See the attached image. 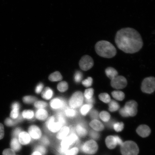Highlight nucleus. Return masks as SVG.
Returning a JSON list of instances; mask_svg holds the SVG:
<instances>
[{
  "label": "nucleus",
  "instance_id": "nucleus-1",
  "mask_svg": "<svg viewBox=\"0 0 155 155\" xmlns=\"http://www.w3.org/2000/svg\"><path fill=\"white\" fill-rule=\"evenodd\" d=\"M115 42L120 50L127 54L136 53L143 46L140 34L135 29L130 28L118 31L116 35Z\"/></svg>",
  "mask_w": 155,
  "mask_h": 155
},
{
  "label": "nucleus",
  "instance_id": "nucleus-2",
  "mask_svg": "<svg viewBox=\"0 0 155 155\" xmlns=\"http://www.w3.org/2000/svg\"><path fill=\"white\" fill-rule=\"evenodd\" d=\"M96 53L100 57L111 58L117 54L115 46L111 42L105 40H101L97 42L95 45Z\"/></svg>",
  "mask_w": 155,
  "mask_h": 155
},
{
  "label": "nucleus",
  "instance_id": "nucleus-3",
  "mask_svg": "<svg viewBox=\"0 0 155 155\" xmlns=\"http://www.w3.org/2000/svg\"><path fill=\"white\" fill-rule=\"evenodd\" d=\"M121 152L123 155H137L139 152L138 146L134 141H125L121 145Z\"/></svg>",
  "mask_w": 155,
  "mask_h": 155
},
{
  "label": "nucleus",
  "instance_id": "nucleus-4",
  "mask_svg": "<svg viewBox=\"0 0 155 155\" xmlns=\"http://www.w3.org/2000/svg\"><path fill=\"white\" fill-rule=\"evenodd\" d=\"M45 127L48 130L53 133L58 132L63 127L56 116H54L48 118L45 123Z\"/></svg>",
  "mask_w": 155,
  "mask_h": 155
},
{
  "label": "nucleus",
  "instance_id": "nucleus-5",
  "mask_svg": "<svg viewBox=\"0 0 155 155\" xmlns=\"http://www.w3.org/2000/svg\"><path fill=\"white\" fill-rule=\"evenodd\" d=\"M80 149L85 154L93 155L95 154L97 151L98 145L95 141L91 140L86 141L81 145Z\"/></svg>",
  "mask_w": 155,
  "mask_h": 155
},
{
  "label": "nucleus",
  "instance_id": "nucleus-6",
  "mask_svg": "<svg viewBox=\"0 0 155 155\" xmlns=\"http://www.w3.org/2000/svg\"><path fill=\"white\" fill-rule=\"evenodd\" d=\"M84 100L82 93L77 91L70 98L69 104L71 108L75 109L82 106Z\"/></svg>",
  "mask_w": 155,
  "mask_h": 155
},
{
  "label": "nucleus",
  "instance_id": "nucleus-7",
  "mask_svg": "<svg viewBox=\"0 0 155 155\" xmlns=\"http://www.w3.org/2000/svg\"><path fill=\"white\" fill-rule=\"evenodd\" d=\"M141 89L143 92L151 94L155 91V78L150 77L145 78L141 84Z\"/></svg>",
  "mask_w": 155,
  "mask_h": 155
},
{
  "label": "nucleus",
  "instance_id": "nucleus-8",
  "mask_svg": "<svg viewBox=\"0 0 155 155\" xmlns=\"http://www.w3.org/2000/svg\"><path fill=\"white\" fill-rule=\"evenodd\" d=\"M94 65V60L88 55L83 56L79 62V67L84 71H87L91 69Z\"/></svg>",
  "mask_w": 155,
  "mask_h": 155
},
{
  "label": "nucleus",
  "instance_id": "nucleus-9",
  "mask_svg": "<svg viewBox=\"0 0 155 155\" xmlns=\"http://www.w3.org/2000/svg\"><path fill=\"white\" fill-rule=\"evenodd\" d=\"M111 86L116 89H122L127 86V82L124 77L117 76L112 79L111 82Z\"/></svg>",
  "mask_w": 155,
  "mask_h": 155
},
{
  "label": "nucleus",
  "instance_id": "nucleus-10",
  "mask_svg": "<svg viewBox=\"0 0 155 155\" xmlns=\"http://www.w3.org/2000/svg\"><path fill=\"white\" fill-rule=\"evenodd\" d=\"M137 103L134 100H131L126 103L124 108L129 116H134L137 112Z\"/></svg>",
  "mask_w": 155,
  "mask_h": 155
},
{
  "label": "nucleus",
  "instance_id": "nucleus-11",
  "mask_svg": "<svg viewBox=\"0 0 155 155\" xmlns=\"http://www.w3.org/2000/svg\"><path fill=\"white\" fill-rule=\"evenodd\" d=\"M50 106L52 109L55 110L65 109L66 108V103L63 99L56 98L53 99L50 102Z\"/></svg>",
  "mask_w": 155,
  "mask_h": 155
},
{
  "label": "nucleus",
  "instance_id": "nucleus-12",
  "mask_svg": "<svg viewBox=\"0 0 155 155\" xmlns=\"http://www.w3.org/2000/svg\"><path fill=\"white\" fill-rule=\"evenodd\" d=\"M28 134L32 139L37 140L41 137L42 133L39 127L36 125L31 126L28 129Z\"/></svg>",
  "mask_w": 155,
  "mask_h": 155
},
{
  "label": "nucleus",
  "instance_id": "nucleus-13",
  "mask_svg": "<svg viewBox=\"0 0 155 155\" xmlns=\"http://www.w3.org/2000/svg\"><path fill=\"white\" fill-rule=\"evenodd\" d=\"M87 126L84 122H79L75 127V132L78 135L81 137H86L88 133L86 129Z\"/></svg>",
  "mask_w": 155,
  "mask_h": 155
},
{
  "label": "nucleus",
  "instance_id": "nucleus-14",
  "mask_svg": "<svg viewBox=\"0 0 155 155\" xmlns=\"http://www.w3.org/2000/svg\"><path fill=\"white\" fill-rule=\"evenodd\" d=\"M137 132L141 137H145L150 135L151 133V130L148 126L142 125L137 127Z\"/></svg>",
  "mask_w": 155,
  "mask_h": 155
},
{
  "label": "nucleus",
  "instance_id": "nucleus-15",
  "mask_svg": "<svg viewBox=\"0 0 155 155\" xmlns=\"http://www.w3.org/2000/svg\"><path fill=\"white\" fill-rule=\"evenodd\" d=\"M18 140L21 144L26 145L30 143L31 137L28 133L23 131L19 134Z\"/></svg>",
  "mask_w": 155,
  "mask_h": 155
},
{
  "label": "nucleus",
  "instance_id": "nucleus-16",
  "mask_svg": "<svg viewBox=\"0 0 155 155\" xmlns=\"http://www.w3.org/2000/svg\"><path fill=\"white\" fill-rule=\"evenodd\" d=\"M90 125L94 130L97 131H101L104 129L103 124L98 120H94L90 122Z\"/></svg>",
  "mask_w": 155,
  "mask_h": 155
},
{
  "label": "nucleus",
  "instance_id": "nucleus-17",
  "mask_svg": "<svg viewBox=\"0 0 155 155\" xmlns=\"http://www.w3.org/2000/svg\"><path fill=\"white\" fill-rule=\"evenodd\" d=\"M69 132V128L67 126H64L58 131L57 135V138L59 140H63L67 136Z\"/></svg>",
  "mask_w": 155,
  "mask_h": 155
},
{
  "label": "nucleus",
  "instance_id": "nucleus-18",
  "mask_svg": "<svg viewBox=\"0 0 155 155\" xmlns=\"http://www.w3.org/2000/svg\"><path fill=\"white\" fill-rule=\"evenodd\" d=\"M106 146L110 149L115 148L117 145L115 136H109L106 139Z\"/></svg>",
  "mask_w": 155,
  "mask_h": 155
},
{
  "label": "nucleus",
  "instance_id": "nucleus-19",
  "mask_svg": "<svg viewBox=\"0 0 155 155\" xmlns=\"http://www.w3.org/2000/svg\"><path fill=\"white\" fill-rule=\"evenodd\" d=\"M35 116L36 119L39 120L44 121L47 119L48 113L45 110L39 109L36 112Z\"/></svg>",
  "mask_w": 155,
  "mask_h": 155
},
{
  "label": "nucleus",
  "instance_id": "nucleus-20",
  "mask_svg": "<svg viewBox=\"0 0 155 155\" xmlns=\"http://www.w3.org/2000/svg\"><path fill=\"white\" fill-rule=\"evenodd\" d=\"M10 146L15 152H18L21 150V145L18 139L13 138L11 141Z\"/></svg>",
  "mask_w": 155,
  "mask_h": 155
},
{
  "label": "nucleus",
  "instance_id": "nucleus-21",
  "mask_svg": "<svg viewBox=\"0 0 155 155\" xmlns=\"http://www.w3.org/2000/svg\"><path fill=\"white\" fill-rule=\"evenodd\" d=\"M54 94L53 91L48 87H46L42 92L41 96L42 98L46 100H50Z\"/></svg>",
  "mask_w": 155,
  "mask_h": 155
},
{
  "label": "nucleus",
  "instance_id": "nucleus-22",
  "mask_svg": "<svg viewBox=\"0 0 155 155\" xmlns=\"http://www.w3.org/2000/svg\"><path fill=\"white\" fill-rule=\"evenodd\" d=\"M105 72L107 76L111 79H113L118 76V72L116 70L112 67H108L106 69Z\"/></svg>",
  "mask_w": 155,
  "mask_h": 155
},
{
  "label": "nucleus",
  "instance_id": "nucleus-23",
  "mask_svg": "<svg viewBox=\"0 0 155 155\" xmlns=\"http://www.w3.org/2000/svg\"><path fill=\"white\" fill-rule=\"evenodd\" d=\"M49 80L52 82H57L62 80L63 77L59 71H55L51 74L48 77Z\"/></svg>",
  "mask_w": 155,
  "mask_h": 155
},
{
  "label": "nucleus",
  "instance_id": "nucleus-24",
  "mask_svg": "<svg viewBox=\"0 0 155 155\" xmlns=\"http://www.w3.org/2000/svg\"><path fill=\"white\" fill-rule=\"evenodd\" d=\"M112 97L116 100L122 101L125 98V94L121 91H114L112 92Z\"/></svg>",
  "mask_w": 155,
  "mask_h": 155
},
{
  "label": "nucleus",
  "instance_id": "nucleus-25",
  "mask_svg": "<svg viewBox=\"0 0 155 155\" xmlns=\"http://www.w3.org/2000/svg\"><path fill=\"white\" fill-rule=\"evenodd\" d=\"M108 106H109V110L111 112L117 111L120 107L119 104L115 101L113 100H111L108 103Z\"/></svg>",
  "mask_w": 155,
  "mask_h": 155
},
{
  "label": "nucleus",
  "instance_id": "nucleus-26",
  "mask_svg": "<svg viewBox=\"0 0 155 155\" xmlns=\"http://www.w3.org/2000/svg\"><path fill=\"white\" fill-rule=\"evenodd\" d=\"M93 107L92 104H87L81 108L80 112L82 115L86 116L91 111Z\"/></svg>",
  "mask_w": 155,
  "mask_h": 155
},
{
  "label": "nucleus",
  "instance_id": "nucleus-27",
  "mask_svg": "<svg viewBox=\"0 0 155 155\" xmlns=\"http://www.w3.org/2000/svg\"><path fill=\"white\" fill-rule=\"evenodd\" d=\"M64 114L67 117H74L77 115V112L72 108H66L64 110Z\"/></svg>",
  "mask_w": 155,
  "mask_h": 155
},
{
  "label": "nucleus",
  "instance_id": "nucleus-28",
  "mask_svg": "<svg viewBox=\"0 0 155 155\" xmlns=\"http://www.w3.org/2000/svg\"><path fill=\"white\" fill-rule=\"evenodd\" d=\"M68 88V85L67 83L65 81H63L59 83L57 86L58 90L61 92L66 91Z\"/></svg>",
  "mask_w": 155,
  "mask_h": 155
},
{
  "label": "nucleus",
  "instance_id": "nucleus-29",
  "mask_svg": "<svg viewBox=\"0 0 155 155\" xmlns=\"http://www.w3.org/2000/svg\"><path fill=\"white\" fill-rule=\"evenodd\" d=\"M99 98L101 101L106 104L109 103L111 100L109 95L107 93H102L100 94L99 95Z\"/></svg>",
  "mask_w": 155,
  "mask_h": 155
},
{
  "label": "nucleus",
  "instance_id": "nucleus-30",
  "mask_svg": "<svg viewBox=\"0 0 155 155\" xmlns=\"http://www.w3.org/2000/svg\"><path fill=\"white\" fill-rule=\"evenodd\" d=\"M58 121H59L61 124L62 125L63 127L65 126L67 124V121L64 116V114L61 112H60L57 113L56 115Z\"/></svg>",
  "mask_w": 155,
  "mask_h": 155
},
{
  "label": "nucleus",
  "instance_id": "nucleus-31",
  "mask_svg": "<svg viewBox=\"0 0 155 155\" xmlns=\"http://www.w3.org/2000/svg\"><path fill=\"white\" fill-rule=\"evenodd\" d=\"M99 116L101 119L104 123L108 122L110 119V114L108 112L106 111H102L100 114Z\"/></svg>",
  "mask_w": 155,
  "mask_h": 155
},
{
  "label": "nucleus",
  "instance_id": "nucleus-32",
  "mask_svg": "<svg viewBox=\"0 0 155 155\" xmlns=\"http://www.w3.org/2000/svg\"><path fill=\"white\" fill-rule=\"evenodd\" d=\"M22 115L23 117L28 119H32L34 115L33 111L31 110H25L23 112Z\"/></svg>",
  "mask_w": 155,
  "mask_h": 155
},
{
  "label": "nucleus",
  "instance_id": "nucleus-33",
  "mask_svg": "<svg viewBox=\"0 0 155 155\" xmlns=\"http://www.w3.org/2000/svg\"><path fill=\"white\" fill-rule=\"evenodd\" d=\"M37 100L36 97L32 96H26L23 98V101L27 104H32L35 103Z\"/></svg>",
  "mask_w": 155,
  "mask_h": 155
},
{
  "label": "nucleus",
  "instance_id": "nucleus-34",
  "mask_svg": "<svg viewBox=\"0 0 155 155\" xmlns=\"http://www.w3.org/2000/svg\"><path fill=\"white\" fill-rule=\"evenodd\" d=\"M34 151L40 153L42 155H45L47 152L45 147L42 145H38L35 147Z\"/></svg>",
  "mask_w": 155,
  "mask_h": 155
},
{
  "label": "nucleus",
  "instance_id": "nucleus-35",
  "mask_svg": "<svg viewBox=\"0 0 155 155\" xmlns=\"http://www.w3.org/2000/svg\"><path fill=\"white\" fill-rule=\"evenodd\" d=\"M35 107L38 109H43L48 106L47 103L41 101H37L34 103Z\"/></svg>",
  "mask_w": 155,
  "mask_h": 155
},
{
  "label": "nucleus",
  "instance_id": "nucleus-36",
  "mask_svg": "<svg viewBox=\"0 0 155 155\" xmlns=\"http://www.w3.org/2000/svg\"><path fill=\"white\" fill-rule=\"evenodd\" d=\"M94 90L92 88L87 89L85 91L84 96L86 99H89L93 97Z\"/></svg>",
  "mask_w": 155,
  "mask_h": 155
},
{
  "label": "nucleus",
  "instance_id": "nucleus-37",
  "mask_svg": "<svg viewBox=\"0 0 155 155\" xmlns=\"http://www.w3.org/2000/svg\"><path fill=\"white\" fill-rule=\"evenodd\" d=\"M89 135L91 138L94 140H97L100 138V134L98 131L91 130L89 132Z\"/></svg>",
  "mask_w": 155,
  "mask_h": 155
},
{
  "label": "nucleus",
  "instance_id": "nucleus-38",
  "mask_svg": "<svg viewBox=\"0 0 155 155\" xmlns=\"http://www.w3.org/2000/svg\"><path fill=\"white\" fill-rule=\"evenodd\" d=\"M114 129L117 132H119L123 130L124 128V124L122 122L116 123L114 124Z\"/></svg>",
  "mask_w": 155,
  "mask_h": 155
},
{
  "label": "nucleus",
  "instance_id": "nucleus-39",
  "mask_svg": "<svg viewBox=\"0 0 155 155\" xmlns=\"http://www.w3.org/2000/svg\"><path fill=\"white\" fill-rule=\"evenodd\" d=\"M90 116L91 119L93 120H98L99 118V115L98 112L96 110L94 109L91 111Z\"/></svg>",
  "mask_w": 155,
  "mask_h": 155
},
{
  "label": "nucleus",
  "instance_id": "nucleus-40",
  "mask_svg": "<svg viewBox=\"0 0 155 155\" xmlns=\"http://www.w3.org/2000/svg\"><path fill=\"white\" fill-rule=\"evenodd\" d=\"M40 143L41 145H43L44 147L47 146L50 144V141L47 137L44 136L40 139Z\"/></svg>",
  "mask_w": 155,
  "mask_h": 155
},
{
  "label": "nucleus",
  "instance_id": "nucleus-41",
  "mask_svg": "<svg viewBox=\"0 0 155 155\" xmlns=\"http://www.w3.org/2000/svg\"><path fill=\"white\" fill-rule=\"evenodd\" d=\"M93 83V79L91 77H88V78L83 80L82 84L85 87H88L92 86Z\"/></svg>",
  "mask_w": 155,
  "mask_h": 155
},
{
  "label": "nucleus",
  "instance_id": "nucleus-42",
  "mask_svg": "<svg viewBox=\"0 0 155 155\" xmlns=\"http://www.w3.org/2000/svg\"><path fill=\"white\" fill-rule=\"evenodd\" d=\"M83 78V74L82 73L79 71H77L75 73L74 79L75 82L80 83Z\"/></svg>",
  "mask_w": 155,
  "mask_h": 155
},
{
  "label": "nucleus",
  "instance_id": "nucleus-43",
  "mask_svg": "<svg viewBox=\"0 0 155 155\" xmlns=\"http://www.w3.org/2000/svg\"><path fill=\"white\" fill-rule=\"evenodd\" d=\"M78 152V148L77 147H74L68 150L65 155H77Z\"/></svg>",
  "mask_w": 155,
  "mask_h": 155
},
{
  "label": "nucleus",
  "instance_id": "nucleus-44",
  "mask_svg": "<svg viewBox=\"0 0 155 155\" xmlns=\"http://www.w3.org/2000/svg\"><path fill=\"white\" fill-rule=\"evenodd\" d=\"M22 132V129L20 128H17L12 133V136L13 138L18 139L19 136Z\"/></svg>",
  "mask_w": 155,
  "mask_h": 155
},
{
  "label": "nucleus",
  "instance_id": "nucleus-45",
  "mask_svg": "<svg viewBox=\"0 0 155 155\" xmlns=\"http://www.w3.org/2000/svg\"><path fill=\"white\" fill-rule=\"evenodd\" d=\"M16 121H14L9 118H7L5 120V124L8 127H12L15 125L16 123Z\"/></svg>",
  "mask_w": 155,
  "mask_h": 155
},
{
  "label": "nucleus",
  "instance_id": "nucleus-46",
  "mask_svg": "<svg viewBox=\"0 0 155 155\" xmlns=\"http://www.w3.org/2000/svg\"><path fill=\"white\" fill-rule=\"evenodd\" d=\"M3 155H15L14 150L11 149H5L3 152Z\"/></svg>",
  "mask_w": 155,
  "mask_h": 155
},
{
  "label": "nucleus",
  "instance_id": "nucleus-47",
  "mask_svg": "<svg viewBox=\"0 0 155 155\" xmlns=\"http://www.w3.org/2000/svg\"><path fill=\"white\" fill-rule=\"evenodd\" d=\"M115 123V120L111 119H110L108 122L105 123V125L108 128L112 129L113 128L114 124Z\"/></svg>",
  "mask_w": 155,
  "mask_h": 155
},
{
  "label": "nucleus",
  "instance_id": "nucleus-48",
  "mask_svg": "<svg viewBox=\"0 0 155 155\" xmlns=\"http://www.w3.org/2000/svg\"><path fill=\"white\" fill-rule=\"evenodd\" d=\"M44 88V84L42 83H40L35 88V92L37 94H40L41 92Z\"/></svg>",
  "mask_w": 155,
  "mask_h": 155
},
{
  "label": "nucleus",
  "instance_id": "nucleus-49",
  "mask_svg": "<svg viewBox=\"0 0 155 155\" xmlns=\"http://www.w3.org/2000/svg\"><path fill=\"white\" fill-rule=\"evenodd\" d=\"M19 115V110H13L10 114V117L13 119H16L18 117Z\"/></svg>",
  "mask_w": 155,
  "mask_h": 155
},
{
  "label": "nucleus",
  "instance_id": "nucleus-50",
  "mask_svg": "<svg viewBox=\"0 0 155 155\" xmlns=\"http://www.w3.org/2000/svg\"><path fill=\"white\" fill-rule=\"evenodd\" d=\"M69 149L64 148V147L60 146L58 148V151L60 154L62 155H65L67 151Z\"/></svg>",
  "mask_w": 155,
  "mask_h": 155
},
{
  "label": "nucleus",
  "instance_id": "nucleus-51",
  "mask_svg": "<svg viewBox=\"0 0 155 155\" xmlns=\"http://www.w3.org/2000/svg\"><path fill=\"white\" fill-rule=\"evenodd\" d=\"M119 113L123 117H129V116L128 114L127 111H126L124 107L122 108L121 109H120Z\"/></svg>",
  "mask_w": 155,
  "mask_h": 155
},
{
  "label": "nucleus",
  "instance_id": "nucleus-52",
  "mask_svg": "<svg viewBox=\"0 0 155 155\" xmlns=\"http://www.w3.org/2000/svg\"><path fill=\"white\" fill-rule=\"evenodd\" d=\"M4 135V128L2 124L0 123V140L3 138Z\"/></svg>",
  "mask_w": 155,
  "mask_h": 155
},
{
  "label": "nucleus",
  "instance_id": "nucleus-53",
  "mask_svg": "<svg viewBox=\"0 0 155 155\" xmlns=\"http://www.w3.org/2000/svg\"><path fill=\"white\" fill-rule=\"evenodd\" d=\"M115 137L117 145H120L121 146L123 143V141H122L121 139L120 138V137H118V136H115Z\"/></svg>",
  "mask_w": 155,
  "mask_h": 155
},
{
  "label": "nucleus",
  "instance_id": "nucleus-54",
  "mask_svg": "<svg viewBox=\"0 0 155 155\" xmlns=\"http://www.w3.org/2000/svg\"><path fill=\"white\" fill-rule=\"evenodd\" d=\"M19 107H20V106H19V104L18 103L15 102L12 104V108L13 110H19Z\"/></svg>",
  "mask_w": 155,
  "mask_h": 155
},
{
  "label": "nucleus",
  "instance_id": "nucleus-55",
  "mask_svg": "<svg viewBox=\"0 0 155 155\" xmlns=\"http://www.w3.org/2000/svg\"><path fill=\"white\" fill-rule=\"evenodd\" d=\"M85 101L87 104H92V105L94 102V99L93 97L89 99H86Z\"/></svg>",
  "mask_w": 155,
  "mask_h": 155
},
{
  "label": "nucleus",
  "instance_id": "nucleus-56",
  "mask_svg": "<svg viewBox=\"0 0 155 155\" xmlns=\"http://www.w3.org/2000/svg\"><path fill=\"white\" fill-rule=\"evenodd\" d=\"M31 155H42V154L40 153L37 152V151H34Z\"/></svg>",
  "mask_w": 155,
  "mask_h": 155
}]
</instances>
